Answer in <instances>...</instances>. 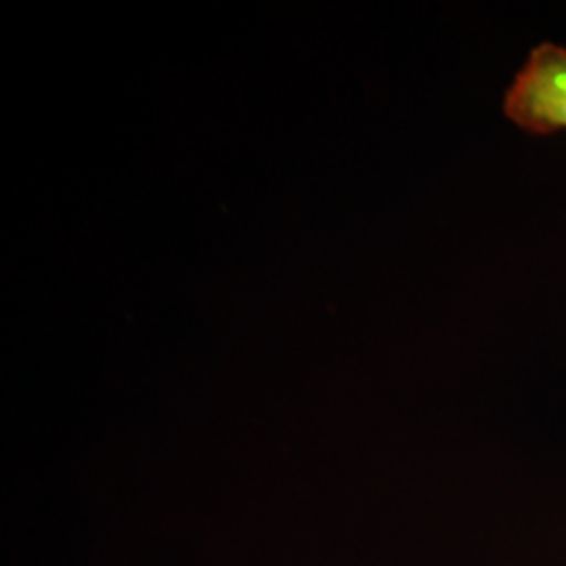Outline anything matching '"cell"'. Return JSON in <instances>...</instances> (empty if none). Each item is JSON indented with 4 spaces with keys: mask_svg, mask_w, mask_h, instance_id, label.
Masks as SVG:
<instances>
[{
    "mask_svg": "<svg viewBox=\"0 0 566 566\" xmlns=\"http://www.w3.org/2000/svg\"><path fill=\"white\" fill-rule=\"evenodd\" d=\"M504 114L537 137L566 133V49L542 42L531 49L504 95Z\"/></svg>",
    "mask_w": 566,
    "mask_h": 566,
    "instance_id": "obj_1",
    "label": "cell"
}]
</instances>
